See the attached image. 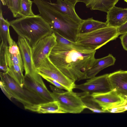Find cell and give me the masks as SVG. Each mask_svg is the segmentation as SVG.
<instances>
[{"instance_id": "obj_1", "label": "cell", "mask_w": 127, "mask_h": 127, "mask_svg": "<svg viewBox=\"0 0 127 127\" xmlns=\"http://www.w3.org/2000/svg\"><path fill=\"white\" fill-rule=\"evenodd\" d=\"M95 52L76 43L71 45L57 43L49 58L63 74L75 82L86 79V73L95 59Z\"/></svg>"}, {"instance_id": "obj_2", "label": "cell", "mask_w": 127, "mask_h": 127, "mask_svg": "<svg viewBox=\"0 0 127 127\" xmlns=\"http://www.w3.org/2000/svg\"><path fill=\"white\" fill-rule=\"evenodd\" d=\"M41 16L49 25L53 32L76 42L80 24L62 13L44 0H33Z\"/></svg>"}, {"instance_id": "obj_3", "label": "cell", "mask_w": 127, "mask_h": 127, "mask_svg": "<svg viewBox=\"0 0 127 127\" xmlns=\"http://www.w3.org/2000/svg\"><path fill=\"white\" fill-rule=\"evenodd\" d=\"M9 22L18 36L25 38L32 47L40 40L53 32L49 24L39 14L33 17H20Z\"/></svg>"}, {"instance_id": "obj_4", "label": "cell", "mask_w": 127, "mask_h": 127, "mask_svg": "<svg viewBox=\"0 0 127 127\" xmlns=\"http://www.w3.org/2000/svg\"><path fill=\"white\" fill-rule=\"evenodd\" d=\"M117 28L107 27L93 32L77 35L76 43L89 49L96 50L119 35Z\"/></svg>"}, {"instance_id": "obj_5", "label": "cell", "mask_w": 127, "mask_h": 127, "mask_svg": "<svg viewBox=\"0 0 127 127\" xmlns=\"http://www.w3.org/2000/svg\"><path fill=\"white\" fill-rule=\"evenodd\" d=\"M1 80L12 98L24 107L47 102L24 87H21L7 73L0 72Z\"/></svg>"}, {"instance_id": "obj_6", "label": "cell", "mask_w": 127, "mask_h": 127, "mask_svg": "<svg viewBox=\"0 0 127 127\" xmlns=\"http://www.w3.org/2000/svg\"><path fill=\"white\" fill-rule=\"evenodd\" d=\"M36 71L41 76H45L59 82L68 91L75 89V82L63 74L50 61L49 57H46L36 67Z\"/></svg>"}, {"instance_id": "obj_7", "label": "cell", "mask_w": 127, "mask_h": 127, "mask_svg": "<svg viewBox=\"0 0 127 127\" xmlns=\"http://www.w3.org/2000/svg\"><path fill=\"white\" fill-rule=\"evenodd\" d=\"M23 61L25 75L29 76L45 88L41 76L36 71L32 56V47L25 38L18 36L17 42Z\"/></svg>"}, {"instance_id": "obj_8", "label": "cell", "mask_w": 127, "mask_h": 127, "mask_svg": "<svg viewBox=\"0 0 127 127\" xmlns=\"http://www.w3.org/2000/svg\"><path fill=\"white\" fill-rule=\"evenodd\" d=\"M52 93L64 113H79L86 108L77 93L72 91Z\"/></svg>"}, {"instance_id": "obj_9", "label": "cell", "mask_w": 127, "mask_h": 127, "mask_svg": "<svg viewBox=\"0 0 127 127\" xmlns=\"http://www.w3.org/2000/svg\"><path fill=\"white\" fill-rule=\"evenodd\" d=\"M57 43L56 36L53 32L40 40L32 47L33 59L36 67L46 57H49Z\"/></svg>"}, {"instance_id": "obj_10", "label": "cell", "mask_w": 127, "mask_h": 127, "mask_svg": "<svg viewBox=\"0 0 127 127\" xmlns=\"http://www.w3.org/2000/svg\"><path fill=\"white\" fill-rule=\"evenodd\" d=\"M109 74H106L88 79L85 83L75 85V88L90 94L110 92L112 90V89L109 78Z\"/></svg>"}, {"instance_id": "obj_11", "label": "cell", "mask_w": 127, "mask_h": 127, "mask_svg": "<svg viewBox=\"0 0 127 127\" xmlns=\"http://www.w3.org/2000/svg\"><path fill=\"white\" fill-rule=\"evenodd\" d=\"M91 95L102 109L107 113L110 109L124 104L126 100V98L113 90L106 93H94Z\"/></svg>"}, {"instance_id": "obj_12", "label": "cell", "mask_w": 127, "mask_h": 127, "mask_svg": "<svg viewBox=\"0 0 127 127\" xmlns=\"http://www.w3.org/2000/svg\"><path fill=\"white\" fill-rule=\"evenodd\" d=\"M112 90L118 95L127 97V70H119L109 74Z\"/></svg>"}, {"instance_id": "obj_13", "label": "cell", "mask_w": 127, "mask_h": 127, "mask_svg": "<svg viewBox=\"0 0 127 127\" xmlns=\"http://www.w3.org/2000/svg\"><path fill=\"white\" fill-rule=\"evenodd\" d=\"M23 87L47 102L55 100L52 92L29 76L24 75Z\"/></svg>"}, {"instance_id": "obj_14", "label": "cell", "mask_w": 127, "mask_h": 127, "mask_svg": "<svg viewBox=\"0 0 127 127\" xmlns=\"http://www.w3.org/2000/svg\"><path fill=\"white\" fill-rule=\"evenodd\" d=\"M107 13L106 22L108 26L118 28L127 21V8L115 6Z\"/></svg>"}, {"instance_id": "obj_15", "label": "cell", "mask_w": 127, "mask_h": 127, "mask_svg": "<svg viewBox=\"0 0 127 127\" xmlns=\"http://www.w3.org/2000/svg\"><path fill=\"white\" fill-rule=\"evenodd\" d=\"M116 60L115 58L110 54L101 58H95L91 68L86 73V79H90L95 76L102 69L114 65Z\"/></svg>"}, {"instance_id": "obj_16", "label": "cell", "mask_w": 127, "mask_h": 127, "mask_svg": "<svg viewBox=\"0 0 127 127\" xmlns=\"http://www.w3.org/2000/svg\"><path fill=\"white\" fill-rule=\"evenodd\" d=\"M25 109L38 113H64L58 101H53L35 104L24 107Z\"/></svg>"}, {"instance_id": "obj_17", "label": "cell", "mask_w": 127, "mask_h": 127, "mask_svg": "<svg viewBox=\"0 0 127 127\" xmlns=\"http://www.w3.org/2000/svg\"><path fill=\"white\" fill-rule=\"evenodd\" d=\"M50 4L60 12L72 19L81 24L83 20L81 19L76 13L75 7L64 0H57L55 3Z\"/></svg>"}, {"instance_id": "obj_18", "label": "cell", "mask_w": 127, "mask_h": 127, "mask_svg": "<svg viewBox=\"0 0 127 127\" xmlns=\"http://www.w3.org/2000/svg\"><path fill=\"white\" fill-rule=\"evenodd\" d=\"M119 0H78L84 3L91 10H98L107 13Z\"/></svg>"}, {"instance_id": "obj_19", "label": "cell", "mask_w": 127, "mask_h": 127, "mask_svg": "<svg viewBox=\"0 0 127 127\" xmlns=\"http://www.w3.org/2000/svg\"><path fill=\"white\" fill-rule=\"evenodd\" d=\"M108 27L105 22L95 20L93 18L83 20L80 24L78 31V34L89 33L97 30Z\"/></svg>"}, {"instance_id": "obj_20", "label": "cell", "mask_w": 127, "mask_h": 127, "mask_svg": "<svg viewBox=\"0 0 127 127\" xmlns=\"http://www.w3.org/2000/svg\"><path fill=\"white\" fill-rule=\"evenodd\" d=\"M82 102L88 108L94 113H107L102 110L98 103L94 100L91 94L83 92L77 93Z\"/></svg>"}, {"instance_id": "obj_21", "label": "cell", "mask_w": 127, "mask_h": 127, "mask_svg": "<svg viewBox=\"0 0 127 127\" xmlns=\"http://www.w3.org/2000/svg\"><path fill=\"white\" fill-rule=\"evenodd\" d=\"M9 22L7 19H5L2 15V11L0 10V35L1 42L5 45L8 46L9 36L10 35Z\"/></svg>"}, {"instance_id": "obj_22", "label": "cell", "mask_w": 127, "mask_h": 127, "mask_svg": "<svg viewBox=\"0 0 127 127\" xmlns=\"http://www.w3.org/2000/svg\"><path fill=\"white\" fill-rule=\"evenodd\" d=\"M7 73L21 87H23L24 76L23 72L24 69L18 65L13 64L8 66Z\"/></svg>"}, {"instance_id": "obj_23", "label": "cell", "mask_w": 127, "mask_h": 127, "mask_svg": "<svg viewBox=\"0 0 127 127\" xmlns=\"http://www.w3.org/2000/svg\"><path fill=\"white\" fill-rule=\"evenodd\" d=\"M22 0H5L6 5L12 13L13 17H20Z\"/></svg>"}, {"instance_id": "obj_24", "label": "cell", "mask_w": 127, "mask_h": 127, "mask_svg": "<svg viewBox=\"0 0 127 127\" xmlns=\"http://www.w3.org/2000/svg\"><path fill=\"white\" fill-rule=\"evenodd\" d=\"M8 46H7L1 42L0 48V71L7 73L8 71L6 52Z\"/></svg>"}, {"instance_id": "obj_25", "label": "cell", "mask_w": 127, "mask_h": 127, "mask_svg": "<svg viewBox=\"0 0 127 127\" xmlns=\"http://www.w3.org/2000/svg\"><path fill=\"white\" fill-rule=\"evenodd\" d=\"M33 2V1L30 0H22L20 17H30L35 16L32 9V7Z\"/></svg>"}, {"instance_id": "obj_26", "label": "cell", "mask_w": 127, "mask_h": 127, "mask_svg": "<svg viewBox=\"0 0 127 127\" xmlns=\"http://www.w3.org/2000/svg\"><path fill=\"white\" fill-rule=\"evenodd\" d=\"M41 77L56 87L61 89H64L66 90L65 88L56 80L45 76H42Z\"/></svg>"}, {"instance_id": "obj_27", "label": "cell", "mask_w": 127, "mask_h": 127, "mask_svg": "<svg viewBox=\"0 0 127 127\" xmlns=\"http://www.w3.org/2000/svg\"><path fill=\"white\" fill-rule=\"evenodd\" d=\"M120 38L124 49L127 51V32L122 34Z\"/></svg>"}, {"instance_id": "obj_28", "label": "cell", "mask_w": 127, "mask_h": 127, "mask_svg": "<svg viewBox=\"0 0 127 127\" xmlns=\"http://www.w3.org/2000/svg\"><path fill=\"white\" fill-rule=\"evenodd\" d=\"M0 86L3 93L9 99L11 100L12 97L6 88L3 82L1 80L0 81Z\"/></svg>"}, {"instance_id": "obj_29", "label": "cell", "mask_w": 127, "mask_h": 127, "mask_svg": "<svg viewBox=\"0 0 127 127\" xmlns=\"http://www.w3.org/2000/svg\"><path fill=\"white\" fill-rule=\"evenodd\" d=\"M117 29L119 35L127 32V21Z\"/></svg>"}, {"instance_id": "obj_30", "label": "cell", "mask_w": 127, "mask_h": 127, "mask_svg": "<svg viewBox=\"0 0 127 127\" xmlns=\"http://www.w3.org/2000/svg\"><path fill=\"white\" fill-rule=\"evenodd\" d=\"M49 87L51 90L52 91V92L53 93H63L64 92L61 89L51 85L49 86Z\"/></svg>"}, {"instance_id": "obj_31", "label": "cell", "mask_w": 127, "mask_h": 127, "mask_svg": "<svg viewBox=\"0 0 127 127\" xmlns=\"http://www.w3.org/2000/svg\"><path fill=\"white\" fill-rule=\"evenodd\" d=\"M75 7L78 0H64Z\"/></svg>"}, {"instance_id": "obj_32", "label": "cell", "mask_w": 127, "mask_h": 127, "mask_svg": "<svg viewBox=\"0 0 127 127\" xmlns=\"http://www.w3.org/2000/svg\"><path fill=\"white\" fill-rule=\"evenodd\" d=\"M124 1L127 3V0H124Z\"/></svg>"}, {"instance_id": "obj_33", "label": "cell", "mask_w": 127, "mask_h": 127, "mask_svg": "<svg viewBox=\"0 0 127 127\" xmlns=\"http://www.w3.org/2000/svg\"></svg>"}]
</instances>
